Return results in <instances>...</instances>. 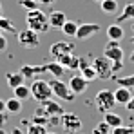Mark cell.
<instances>
[{"label": "cell", "instance_id": "obj_38", "mask_svg": "<svg viewBox=\"0 0 134 134\" xmlns=\"http://www.w3.org/2000/svg\"><path fill=\"white\" fill-rule=\"evenodd\" d=\"M105 47H120V42L118 40H109V44L105 45Z\"/></svg>", "mask_w": 134, "mask_h": 134}, {"label": "cell", "instance_id": "obj_34", "mask_svg": "<svg viewBox=\"0 0 134 134\" xmlns=\"http://www.w3.org/2000/svg\"><path fill=\"white\" fill-rule=\"evenodd\" d=\"M5 49H7V40H5V36L0 35V51H5Z\"/></svg>", "mask_w": 134, "mask_h": 134}, {"label": "cell", "instance_id": "obj_12", "mask_svg": "<svg viewBox=\"0 0 134 134\" xmlns=\"http://www.w3.org/2000/svg\"><path fill=\"white\" fill-rule=\"evenodd\" d=\"M131 98H132V94H131V89H127V87H118V89L114 91V100H116V105H127L129 102H131Z\"/></svg>", "mask_w": 134, "mask_h": 134}, {"label": "cell", "instance_id": "obj_24", "mask_svg": "<svg viewBox=\"0 0 134 134\" xmlns=\"http://www.w3.org/2000/svg\"><path fill=\"white\" fill-rule=\"evenodd\" d=\"M100 7L105 15H114L118 11V0H103L100 4Z\"/></svg>", "mask_w": 134, "mask_h": 134}, {"label": "cell", "instance_id": "obj_20", "mask_svg": "<svg viewBox=\"0 0 134 134\" xmlns=\"http://www.w3.org/2000/svg\"><path fill=\"white\" fill-rule=\"evenodd\" d=\"M103 121L107 123V125H111V129H116V127H120V125H123V120H121V116L120 114H116V112H105L103 114Z\"/></svg>", "mask_w": 134, "mask_h": 134}, {"label": "cell", "instance_id": "obj_18", "mask_svg": "<svg viewBox=\"0 0 134 134\" xmlns=\"http://www.w3.org/2000/svg\"><path fill=\"white\" fill-rule=\"evenodd\" d=\"M49 118H51V116H49V114L45 112V109L40 105V107L35 111V114H33V123H36V125H44V127H45V125H49Z\"/></svg>", "mask_w": 134, "mask_h": 134}, {"label": "cell", "instance_id": "obj_2", "mask_svg": "<svg viewBox=\"0 0 134 134\" xmlns=\"http://www.w3.org/2000/svg\"><path fill=\"white\" fill-rule=\"evenodd\" d=\"M29 89H31V96L40 103H44V102L53 98V91L49 87V82H45V80H35Z\"/></svg>", "mask_w": 134, "mask_h": 134}, {"label": "cell", "instance_id": "obj_44", "mask_svg": "<svg viewBox=\"0 0 134 134\" xmlns=\"http://www.w3.org/2000/svg\"><path fill=\"white\" fill-rule=\"evenodd\" d=\"M94 2H98V4H102V2H103V0H94Z\"/></svg>", "mask_w": 134, "mask_h": 134}, {"label": "cell", "instance_id": "obj_14", "mask_svg": "<svg viewBox=\"0 0 134 134\" xmlns=\"http://www.w3.org/2000/svg\"><path fill=\"white\" fill-rule=\"evenodd\" d=\"M18 72L22 74L24 78H35L36 74L45 72V69H44V65H22Z\"/></svg>", "mask_w": 134, "mask_h": 134}, {"label": "cell", "instance_id": "obj_35", "mask_svg": "<svg viewBox=\"0 0 134 134\" xmlns=\"http://www.w3.org/2000/svg\"><path fill=\"white\" fill-rule=\"evenodd\" d=\"M5 123H7V114H5V112H0V129H2Z\"/></svg>", "mask_w": 134, "mask_h": 134}, {"label": "cell", "instance_id": "obj_39", "mask_svg": "<svg viewBox=\"0 0 134 134\" xmlns=\"http://www.w3.org/2000/svg\"><path fill=\"white\" fill-rule=\"evenodd\" d=\"M0 112H5V100L0 98Z\"/></svg>", "mask_w": 134, "mask_h": 134}, {"label": "cell", "instance_id": "obj_49", "mask_svg": "<svg viewBox=\"0 0 134 134\" xmlns=\"http://www.w3.org/2000/svg\"><path fill=\"white\" fill-rule=\"evenodd\" d=\"M36 2H42V0H36Z\"/></svg>", "mask_w": 134, "mask_h": 134}, {"label": "cell", "instance_id": "obj_15", "mask_svg": "<svg viewBox=\"0 0 134 134\" xmlns=\"http://www.w3.org/2000/svg\"><path fill=\"white\" fill-rule=\"evenodd\" d=\"M44 69H45V72L53 74L54 78H60V76L65 74V67L60 65L56 60H53V62H49V64H44Z\"/></svg>", "mask_w": 134, "mask_h": 134}, {"label": "cell", "instance_id": "obj_19", "mask_svg": "<svg viewBox=\"0 0 134 134\" xmlns=\"http://www.w3.org/2000/svg\"><path fill=\"white\" fill-rule=\"evenodd\" d=\"M107 38H109V40H118V42L123 38V29H121L120 24L114 22L107 27Z\"/></svg>", "mask_w": 134, "mask_h": 134}, {"label": "cell", "instance_id": "obj_25", "mask_svg": "<svg viewBox=\"0 0 134 134\" xmlns=\"http://www.w3.org/2000/svg\"><path fill=\"white\" fill-rule=\"evenodd\" d=\"M0 33H9V35H16V27L15 24L4 16H0Z\"/></svg>", "mask_w": 134, "mask_h": 134}, {"label": "cell", "instance_id": "obj_16", "mask_svg": "<svg viewBox=\"0 0 134 134\" xmlns=\"http://www.w3.org/2000/svg\"><path fill=\"white\" fill-rule=\"evenodd\" d=\"M103 56L109 58L111 62H121L123 60V49L121 47H105Z\"/></svg>", "mask_w": 134, "mask_h": 134}, {"label": "cell", "instance_id": "obj_45", "mask_svg": "<svg viewBox=\"0 0 134 134\" xmlns=\"http://www.w3.org/2000/svg\"><path fill=\"white\" fill-rule=\"evenodd\" d=\"M0 16H2V4H0Z\"/></svg>", "mask_w": 134, "mask_h": 134}, {"label": "cell", "instance_id": "obj_6", "mask_svg": "<svg viewBox=\"0 0 134 134\" xmlns=\"http://www.w3.org/2000/svg\"><path fill=\"white\" fill-rule=\"evenodd\" d=\"M62 125L67 131V134H80L83 123H82L80 116H76L74 112H64L62 114Z\"/></svg>", "mask_w": 134, "mask_h": 134}, {"label": "cell", "instance_id": "obj_42", "mask_svg": "<svg viewBox=\"0 0 134 134\" xmlns=\"http://www.w3.org/2000/svg\"><path fill=\"white\" fill-rule=\"evenodd\" d=\"M131 62H132V64H134V51H132V53H131Z\"/></svg>", "mask_w": 134, "mask_h": 134}, {"label": "cell", "instance_id": "obj_23", "mask_svg": "<svg viewBox=\"0 0 134 134\" xmlns=\"http://www.w3.org/2000/svg\"><path fill=\"white\" fill-rule=\"evenodd\" d=\"M22 109V102L18 100V98H9V100H5V111L11 112V114H16V112H20Z\"/></svg>", "mask_w": 134, "mask_h": 134}, {"label": "cell", "instance_id": "obj_8", "mask_svg": "<svg viewBox=\"0 0 134 134\" xmlns=\"http://www.w3.org/2000/svg\"><path fill=\"white\" fill-rule=\"evenodd\" d=\"M72 53H74V44L65 42V40H58V42H54L49 47V54L54 60H58V58H62L65 54H72Z\"/></svg>", "mask_w": 134, "mask_h": 134}, {"label": "cell", "instance_id": "obj_50", "mask_svg": "<svg viewBox=\"0 0 134 134\" xmlns=\"http://www.w3.org/2000/svg\"><path fill=\"white\" fill-rule=\"evenodd\" d=\"M80 134H82V132H80Z\"/></svg>", "mask_w": 134, "mask_h": 134}, {"label": "cell", "instance_id": "obj_31", "mask_svg": "<svg viewBox=\"0 0 134 134\" xmlns=\"http://www.w3.org/2000/svg\"><path fill=\"white\" fill-rule=\"evenodd\" d=\"M45 132H47V129L44 125H36V123H31L25 131V134H45Z\"/></svg>", "mask_w": 134, "mask_h": 134}, {"label": "cell", "instance_id": "obj_10", "mask_svg": "<svg viewBox=\"0 0 134 134\" xmlns=\"http://www.w3.org/2000/svg\"><path fill=\"white\" fill-rule=\"evenodd\" d=\"M98 31H100V25L98 24H82V25H78L76 38L78 40H87L92 35H98Z\"/></svg>", "mask_w": 134, "mask_h": 134}, {"label": "cell", "instance_id": "obj_1", "mask_svg": "<svg viewBox=\"0 0 134 134\" xmlns=\"http://www.w3.org/2000/svg\"><path fill=\"white\" fill-rule=\"evenodd\" d=\"M27 27L36 31V33H47L51 29V24H49V15H45L42 9H35V11H29L27 13Z\"/></svg>", "mask_w": 134, "mask_h": 134}, {"label": "cell", "instance_id": "obj_33", "mask_svg": "<svg viewBox=\"0 0 134 134\" xmlns=\"http://www.w3.org/2000/svg\"><path fill=\"white\" fill-rule=\"evenodd\" d=\"M111 69H112V72H118V71L123 69V64L121 62H111Z\"/></svg>", "mask_w": 134, "mask_h": 134}, {"label": "cell", "instance_id": "obj_5", "mask_svg": "<svg viewBox=\"0 0 134 134\" xmlns=\"http://www.w3.org/2000/svg\"><path fill=\"white\" fill-rule=\"evenodd\" d=\"M16 40H18V45L24 47V49H36L40 45V36L36 31L33 29H22L16 33Z\"/></svg>", "mask_w": 134, "mask_h": 134}, {"label": "cell", "instance_id": "obj_4", "mask_svg": "<svg viewBox=\"0 0 134 134\" xmlns=\"http://www.w3.org/2000/svg\"><path fill=\"white\" fill-rule=\"evenodd\" d=\"M49 87L53 91V96H56V98H60V100H64V102H72L74 100V92L71 91V87L64 83L60 78H53L51 82H49Z\"/></svg>", "mask_w": 134, "mask_h": 134}, {"label": "cell", "instance_id": "obj_46", "mask_svg": "<svg viewBox=\"0 0 134 134\" xmlns=\"http://www.w3.org/2000/svg\"><path fill=\"white\" fill-rule=\"evenodd\" d=\"M0 134H5V132H4V131H2V129H0Z\"/></svg>", "mask_w": 134, "mask_h": 134}, {"label": "cell", "instance_id": "obj_29", "mask_svg": "<svg viewBox=\"0 0 134 134\" xmlns=\"http://www.w3.org/2000/svg\"><path fill=\"white\" fill-rule=\"evenodd\" d=\"M112 129L111 125H107L105 121H100V123H96V127L92 129V134H111Z\"/></svg>", "mask_w": 134, "mask_h": 134}, {"label": "cell", "instance_id": "obj_41", "mask_svg": "<svg viewBox=\"0 0 134 134\" xmlns=\"http://www.w3.org/2000/svg\"><path fill=\"white\" fill-rule=\"evenodd\" d=\"M11 134H25V132H24V131H20V129L16 127V129H13V132H11Z\"/></svg>", "mask_w": 134, "mask_h": 134}, {"label": "cell", "instance_id": "obj_43", "mask_svg": "<svg viewBox=\"0 0 134 134\" xmlns=\"http://www.w3.org/2000/svg\"><path fill=\"white\" fill-rule=\"evenodd\" d=\"M131 42H132V44H134V35H132V36H131Z\"/></svg>", "mask_w": 134, "mask_h": 134}, {"label": "cell", "instance_id": "obj_7", "mask_svg": "<svg viewBox=\"0 0 134 134\" xmlns=\"http://www.w3.org/2000/svg\"><path fill=\"white\" fill-rule=\"evenodd\" d=\"M92 67L98 74L100 80H109L112 76V69H111V60L105 58V56H98V58H92Z\"/></svg>", "mask_w": 134, "mask_h": 134}, {"label": "cell", "instance_id": "obj_13", "mask_svg": "<svg viewBox=\"0 0 134 134\" xmlns=\"http://www.w3.org/2000/svg\"><path fill=\"white\" fill-rule=\"evenodd\" d=\"M42 107L45 109V112L49 114V116H62L64 114V107L58 103V102H53V100H47V102H44V103H40Z\"/></svg>", "mask_w": 134, "mask_h": 134}, {"label": "cell", "instance_id": "obj_47", "mask_svg": "<svg viewBox=\"0 0 134 134\" xmlns=\"http://www.w3.org/2000/svg\"><path fill=\"white\" fill-rule=\"evenodd\" d=\"M45 134H56V132H45Z\"/></svg>", "mask_w": 134, "mask_h": 134}, {"label": "cell", "instance_id": "obj_27", "mask_svg": "<svg viewBox=\"0 0 134 134\" xmlns=\"http://www.w3.org/2000/svg\"><path fill=\"white\" fill-rule=\"evenodd\" d=\"M114 82H116L120 87L131 89V87H134V74H131V76H123V78H114Z\"/></svg>", "mask_w": 134, "mask_h": 134}, {"label": "cell", "instance_id": "obj_3", "mask_svg": "<svg viewBox=\"0 0 134 134\" xmlns=\"http://www.w3.org/2000/svg\"><path fill=\"white\" fill-rule=\"evenodd\" d=\"M94 103H96V109L100 112H111L112 107L116 105V100H114V92L109 89L100 91L96 96H94Z\"/></svg>", "mask_w": 134, "mask_h": 134}, {"label": "cell", "instance_id": "obj_32", "mask_svg": "<svg viewBox=\"0 0 134 134\" xmlns=\"http://www.w3.org/2000/svg\"><path fill=\"white\" fill-rule=\"evenodd\" d=\"M112 134H134V127H127V125H120V127L112 129Z\"/></svg>", "mask_w": 134, "mask_h": 134}, {"label": "cell", "instance_id": "obj_17", "mask_svg": "<svg viewBox=\"0 0 134 134\" xmlns=\"http://www.w3.org/2000/svg\"><path fill=\"white\" fill-rule=\"evenodd\" d=\"M127 20H134V2L127 4V5L121 9V13H120L118 18H116V24H123V22H127Z\"/></svg>", "mask_w": 134, "mask_h": 134}, {"label": "cell", "instance_id": "obj_9", "mask_svg": "<svg viewBox=\"0 0 134 134\" xmlns=\"http://www.w3.org/2000/svg\"><path fill=\"white\" fill-rule=\"evenodd\" d=\"M71 91L74 92V94H82V92H85L87 87H89V82L82 76V74H74V76H71V80H69V83H67Z\"/></svg>", "mask_w": 134, "mask_h": 134}, {"label": "cell", "instance_id": "obj_40", "mask_svg": "<svg viewBox=\"0 0 134 134\" xmlns=\"http://www.w3.org/2000/svg\"><path fill=\"white\" fill-rule=\"evenodd\" d=\"M40 4H44V5H51V4H54V0H42Z\"/></svg>", "mask_w": 134, "mask_h": 134}, {"label": "cell", "instance_id": "obj_30", "mask_svg": "<svg viewBox=\"0 0 134 134\" xmlns=\"http://www.w3.org/2000/svg\"><path fill=\"white\" fill-rule=\"evenodd\" d=\"M38 4H40V2H36V0H18V5L24 7V9H27V11L40 9V7H38Z\"/></svg>", "mask_w": 134, "mask_h": 134}, {"label": "cell", "instance_id": "obj_37", "mask_svg": "<svg viewBox=\"0 0 134 134\" xmlns=\"http://www.w3.org/2000/svg\"><path fill=\"white\" fill-rule=\"evenodd\" d=\"M125 107H127V111L134 112V96H132V98H131V102H129V103H127V105H125Z\"/></svg>", "mask_w": 134, "mask_h": 134}, {"label": "cell", "instance_id": "obj_48", "mask_svg": "<svg viewBox=\"0 0 134 134\" xmlns=\"http://www.w3.org/2000/svg\"><path fill=\"white\" fill-rule=\"evenodd\" d=\"M132 31H134V24H132Z\"/></svg>", "mask_w": 134, "mask_h": 134}, {"label": "cell", "instance_id": "obj_28", "mask_svg": "<svg viewBox=\"0 0 134 134\" xmlns=\"http://www.w3.org/2000/svg\"><path fill=\"white\" fill-rule=\"evenodd\" d=\"M80 72H82V76H83L87 82H94V80L98 78V74H96V71H94V67H92V65L85 67V69H82Z\"/></svg>", "mask_w": 134, "mask_h": 134}, {"label": "cell", "instance_id": "obj_21", "mask_svg": "<svg viewBox=\"0 0 134 134\" xmlns=\"http://www.w3.org/2000/svg\"><path fill=\"white\" fill-rule=\"evenodd\" d=\"M5 82H7V85L11 89H15V87L24 83V76L20 72H5Z\"/></svg>", "mask_w": 134, "mask_h": 134}, {"label": "cell", "instance_id": "obj_36", "mask_svg": "<svg viewBox=\"0 0 134 134\" xmlns=\"http://www.w3.org/2000/svg\"><path fill=\"white\" fill-rule=\"evenodd\" d=\"M85 67H89V62H87L85 58H80V65H78V69L82 71V69H85Z\"/></svg>", "mask_w": 134, "mask_h": 134}, {"label": "cell", "instance_id": "obj_11", "mask_svg": "<svg viewBox=\"0 0 134 134\" xmlns=\"http://www.w3.org/2000/svg\"><path fill=\"white\" fill-rule=\"evenodd\" d=\"M65 22H67V15L64 11H53V13H49V24H51L53 29H62Z\"/></svg>", "mask_w": 134, "mask_h": 134}, {"label": "cell", "instance_id": "obj_26", "mask_svg": "<svg viewBox=\"0 0 134 134\" xmlns=\"http://www.w3.org/2000/svg\"><path fill=\"white\" fill-rule=\"evenodd\" d=\"M65 36H76V31H78V24L72 22V20H67L65 24H64V27L60 29Z\"/></svg>", "mask_w": 134, "mask_h": 134}, {"label": "cell", "instance_id": "obj_22", "mask_svg": "<svg viewBox=\"0 0 134 134\" xmlns=\"http://www.w3.org/2000/svg\"><path fill=\"white\" fill-rule=\"evenodd\" d=\"M13 96L18 98L20 102H25V100L31 96V89H29L27 85H24V83H22V85H18V87L13 89Z\"/></svg>", "mask_w": 134, "mask_h": 134}]
</instances>
